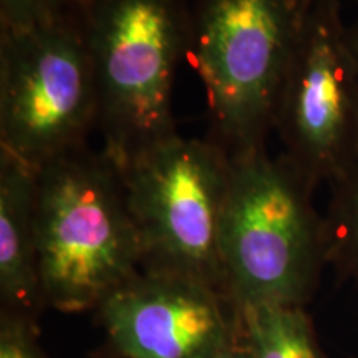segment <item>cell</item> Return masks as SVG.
<instances>
[{
    "mask_svg": "<svg viewBox=\"0 0 358 358\" xmlns=\"http://www.w3.org/2000/svg\"><path fill=\"white\" fill-rule=\"evenodd\" d=\"M113 358H115V357H113Z\"/></svg>",
    "mask_w": 358,
    "mask_h": 358,
    "instance_id": "obj_17",
    "label": "cell"
},
{
    "mask_svg": "<svg viewBox=\"0 0 358 358\" xmlns=\"http://www.w3.org/2000/svg\"><path fill=\"white\" fill-rule=\"evenodd\" d=\"M342 2H343V0H342Z\"/></svg>",
    "mask_w": 358,
    "mask_h": 358,
    "instance_id": "obj_16",
    "label": "cell"
},
{
    "mask_svg": "<svg viewBox=\"0 0 358 358\" xmlns=\"http://www.w3.org/2000/svg\"><path fill=\"white\" fill-rule=\"evenodd\" d=\"M0 358H47L40 347L35 319L0 313Z\"/></svg>",
    "mask_w": 358,
    "mask_h": 358,
    "instance_id": "obj_13",
    "label": "cell"
},
{
    "mask_svg": "<svg viewBox=\"0 0 358 358\" xmlns=\"http://www.w3.org/2000/svg\"><path fill=\"white\" fill-rule=\"evenodd\" d=\"M38 169L0 151V303L37 319L45 308L37 254Z\"/></svg>",
    "mask_w": 358,
    "mask_h": 358,
    "instance_id": "obj_9",
    "label": "cell"
},
{
    "mask_svg": "<svg viewBox=\"0 0 358 358\" xmlns=\"http://www.w3.org/2000/svg\"><path fill=\"white\" fill-rule=\"evenodd\" d=\"M88 0H0V30H29L83 13Z\"/></svg>",
    "mask_w": 358,
    "mask_h": 358,
    "instance_id": "obj_12",
    "label": "cell"
},
{
    "mask_svg": "<svg viewBox=\"0 0 358 358\" xmlns=\"http://www.w3.org/2000/svg\"><path fill=\"white\" fill-rule=\"evenodd\" d=\"M313 192L282 155L272 158L259 150L232 161L221 261L237 307L310 302L329 264L325 219L313 208Z\"/></svg>",
    "mask_w": 358,
    "mask_h": 358,
    "instance_id": "obj_3",
    "label": "cell"
},
{
    "mask_svg": "<svg viewBox=\"0 0 358 358\" xmlns=\"http://www.w3.org/2000/svg\"><path fill=\"white\" fill-rule=\"evenodd\" d=\"M213 358H250L248 340H245L244 329H243V324H241V320H239V327H237L236 334L232 335V338Z\"/></svg>",
    "mask_w": 358,
    "mask_h": 358,
    "instance_id": "obj_14",
    "label": "cell"
},
{
    "mask_svg": "<svg viewBox=\"0 0 358 358\" xmlns=\"http://www.w3.org/2000/svg\"><path fill=\"white\" fill-rule=\"evenodd\" d=\"M118 169L141 241L143 271L186 277L227 295L221 226L232 159L226 151L208 136L174 134Z\"/></svg>",
    "mask_w": 358,
    "mask_h": 358,
    "instance_id": "obj_5",
    "label": "cell"
},
{
    "mask_svg": "<svg viewBox=\"0 0 358 358\" xmlns=\"http://www.w3.org/2000/svg\"><path fill=\"white\" fill-rule=\"evenodd\" d=\"M95 312L115 358H213L241 320L236 303L203 282L148 271Z\"/></svg>",
    "mask_w": 358,
    "mask_h": 358,
    "instance_id": "obj_8",
    "label": "cell"
},
{
    "mask_svg": "<svg viewBox=\"0 0 358 358\" xmlns=\"http://www.w3.org/2000/svg\"><path fill=\"white\" fill-rule=\"evenodd\" d=\"M325 219L327 261L358 284V161L330 185Z\"/></svg>",
    "mask_w": 358,
    "mask_h": 358,
    "instance_id": "obj_11",
    "label": "cell"
},
{
    "mask_svg": "<svg viewBox=\"0 0 358 358\" xmlns=\"http://www.w3.org/2000/svg\"><path fill=\"white\" fill-rule=\"evenodd\" d=\"M348 35H350V45L353 57H355L357 71H358V20L353 25H348Z\"/></svg>",
    "mask_w": 358,
    "mask_h": 358,
    "instance_id": "obj_15",
    "label": "cell"
},
{
    "mask_svg": "<svg viewBox=\"0 0 358 358\" xmlns=\"http://www.w3.org/2000/svg\"><path fill=\"white\" fill-rule=\"evenodd\" d=\"M239 313L250 358H325L303 306L257 302Z\"/></svg>",
    "mask_w": 358,
    "mask_h": 358,
    "instance_id": "obj_10",
    "label": "cell"
},
{
    "mask_svg": "<svg viewBox=\"0 0 358 358\" xmlns=\"http://www.w3.org/2000/svg\"><path fill=\"white\" fill-rule=\"evenodd\" d=\"M315 0H194L189 55L208 98V138L234 161L266 150Z\"/></svg>",
    "mask_w": 358,
    "mask_h": 358,
    "instance_id": "obj_2",
    "label": "cell"
},
{
    "mask_svg": "<svg viewBox=\"0 0 358 358\" xmlns=\"http://www.w3.org/2000/svg\"><path fill=\"white\" fill-rule=\"evenodd\" d=\"M282 156L310 185H332L358 161V71L342 0H315L279 101Z\"/></svg>",
    "mask_w": 358,
    "mask_h": 358,
    "instance_id": "obj_7",
    "label": "cell"
},
{
    "mask_svg": "<svg viewBox=\"0 0 358 358\" xmlns=\"http://www.w3.org/2000/svg\"><path fill=\"white\" fill-rule=\"evenodd\" d=\"M93 128L85 10L29 30H0V151L40 169L88 146Z\"/></svg>",
    "mask_w": 358,
    "mask_h": 358,
    "instance_id": "obj_6",
    "label": "cell"
},
{
    "mask_svg": "<svg viewBox=\"0 0 358 358\" xmlns=\"http://www.w3.org/2000/svg\"><path fill=\"white\" fill-rule=\"evenodd\" d=\"M37 254L45 307L95 312L143 271L122 174L105 151H69L38 169Z\"/></svg>",
    "mask_w": 358,
    "mask_h": 358,
    "instance_id": "obj_1",
    "label": "cell"
},
{
    "mask_svg": "<svg viewBox=\"0 0 358 358\" xmlns=\"http://www.w3.org/2000/svg\"><path fill=\"white\" fill-rule=\"evenodd\" d=\"M96 129L116 166L178 134L173 87L189 52L186 0H88Z\"/></svg>",
    "mask_w": 358,
    "mask_h": 358,
    "instance_id": "obj_4",
    "label": "cell"
}]
</instances>
